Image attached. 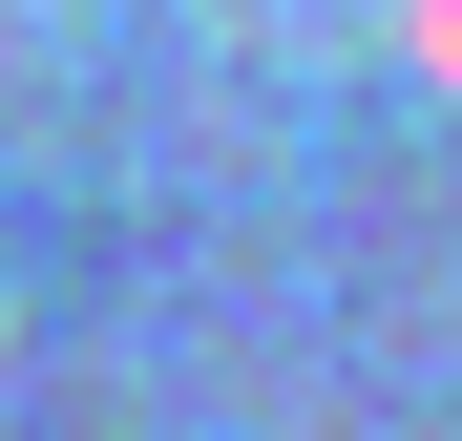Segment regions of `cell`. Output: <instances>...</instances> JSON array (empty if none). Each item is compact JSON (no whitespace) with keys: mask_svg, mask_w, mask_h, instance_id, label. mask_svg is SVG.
Wrapping results in <instances>:
<instances>
[{"mask_svg":"<svg viewBox=\"0 0 462 441\" xmlns=\"http://www.w3.org/2000/svg\"><path fill=\"white\" fill-rule=\"evenodd\" d=\"M400 42H420V63H441V85H462V0H400Z\"/></svg>","mask_w":462,"mask_h":441,"instance_id":"cell-1","label":"cell"}]
</instances>
